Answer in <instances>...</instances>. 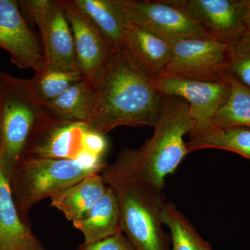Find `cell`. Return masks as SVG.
Returning a JSON list of instances; mask_svg holds the SVG:
<instances>
[{"label": "cell", "mask_w": 250, "mask_h": 250, "mask_svg": "<svg viewBox=\"0 0 250 250\" xmlns=\"http://www.w3.org/2000/svg\"><path fill=\"white\" fill-rule=\"evenodd\" d=\"M103 169L87 167L72 159L22 156L8 179L18 212L29 224V211L38 202L51 198L88 176L101 173Z\"/></svg>", "instance_id": "obj_5"}, {"label": "cell", "mask_w": 250, "mask_h": 250, "mask_svg": "<svg viewBox=\"0 0 250 250\" xmlns=\"http://www.w3.org/2000/svg\"><path fill=\"white\" fill-rule=\"evenodd\" d=\"M96 100V85L83 77L62 95L43 105L46 113L54 121L86 123Z\"/></svg>", "instance_id": "obj_18"}, {"label": "cell", "mask_w": 250, "mask_h": 250, "mask_svg": "<svg viewBox=\"0 0 250 250\" xmlns=\"http://www.w3.org/2000/svg\"><path fill=\"white\" fill-rule=\"evenodd\" d=\"M189 153L202 149H221L250 160V127H221L212 123L195 125L188 134Z\"/></svg>", "instance_id": "obj_17"}, {"label": "cell", "mask_w": 250, "mask_h": 250, "mask_svg": "<svg viewBox=\"0 0 250 250\" xmlns=\"http://www.w3.org/2000/svg\"><path fill=\"white\" fill-rule=\"evenodd\" d=\"M87 129L85 123L49 118L31 136L22 156L76 160Z\"/></svg>", "instance_id": "obj_13"}, {"label": "cell", "mask_w": 250, "mask_h": 250, "mask_svg": "<svg viewBox=\"0 0 250 250\" xmlns=\"http://www.w3.org/2000/svg\"><path fill=\"white\" fill-rule=\"evenodd\" d=\"M49 118L30 79L0 71V168L8 179L31 136Z\"/></svg>", "instance_id": "obj_4"}, {"label": "cell", "mask_w": 250, "mask_h": 250, "mask_svg": "<svg viewBox=\"0 0 250 250\" xmlns=\"http://www.w3.org/2000/svg\"><path fill=\"white\" fill-rule=\"evenodd\" d=\"M123 47L135 64L154 82L165 71L172 55V44L131 24L126 29Z\"/></svg>", "instance_id": "obj_14"}, {"label": "cell", "mask_w": 250, "mask_h": 250, "mask_svg": "<svg viewBox=\"0 0 250 250\" xmlns=\"http://www.w3.org/2000/svg\"><path fill=\"white\" fill-rule=\"evenodd\" d=\"M95 85L96 103L85 123L90 129L105 135L119 126H155L164 97L124 47L115 52Z\"/></svg>", "instance_id": "obj_1"}, {"label": "cell", "mask_w": 250, "mask_h": 250, "mask_svg": "<svg viewBox=\"0 0 250 250\" xmlns=\"http://www.w3.org/2000/svg\"><path fill=\"white\" fill-rule=\"evenodd\" d=\"M0 48L19 68L35 73L47 69L42 47L16 0H0Z\"/></svg>", "instance_id": "obj_9"}, {"label": "cell", "mask_w": 250, "mask_h": 250, "mask_svg": "<svg viewBox=\"0 0 250 250\" xmlns=\"http://www.w3.org/2000/svg\"><path fill=\"white\" fill-rule=\"evenodd\" d=\"M72 224L83 234L85 244L97 243L122 232L119 206L111 188L108 187L104 196Z\"/></svg>", "instance_id": "obj_20"}, {"label": "cell", "mask_w": 250, "mask_h": 250, "mask_svg": "<svg viewBox=\"0 0 250 250\" xmlns=\"http://www.w3.org/2000/svg\"><path fill=\"white\" fill-rule=\"evenodd\" d=\"M163 97H175L187 102L195 125L207 124L226 103L230 93L228 80L210 82L164 77L155 82Z\"/></svg>", "instance_id": "obj_11"}, {"label": "cell", "mask_w": 250, "mask_h": 250, "mask_svg": "<svg viewBox=\"0 0 250 250\" xmlns=\"http://www.w3.org/2000/svg\"><path fill=\"white\" fill-rule=\"evenodd\" d=\"M228 72L250 88V34L246 31L228 44Z\"/></svg>", "instance_id": "obj_24"}, {"label": "cell", "mask_w": 250, "mask_h": 250, "mask_svg": "<svg viewBox=\"0 0 250 250\" xmlns=\"http://www.w3.org/2000/svg\"><path fill=\"white\" fill-rule=\"evenodd\" d=\"M161 215L164 226L170 230L172 250H213L173 203L165 202Z\"/></svg>", "instance_id": "obj_22"}, {"label": "cell", "mask_w": 250, "mask_h": 250, "mask_svg": "<svg viewBox=\"0 0 250 250\" xmlns=\"http://www.w3.org/2000/svg\"><path fill=\"white\" fill-rule=\"evenodd\" d=\"M107 189L101 174H91L51 197V207L74 223L82 218L104 196Z\"/></svg>", "instance_id": "obj_19"}, {"label": "cell", "mask_w": 250, "mask_h": 250, "mask_svg": "<svg viewBox=\"0 0 250 250\" xmlns=\"http://www.w3.org/2000/svg\"><path fill=\"white\" fill-rule=\"evenodd\" d=\"M77 8L104 36L116 51L124 46L129 25L126 16L127 0H73Z\"/></svg>", "instance_id": "obj_16"}, {"label": "cell", "mask_w": 250, "mask_h": 250, "mask_svg": "<svg viewBox=\"0 0 250 250\" xmlns=\"http://www.w3.org/2000/svg\"><path fill=\"white\" fill-rule=\"evenodd\" d=\"M107 149V141L105 135L94 131L88 127L83 135L82 151L103 159Z\"/></svg>", "instance_id": "obj_26"}, {"label": "cell", "mask_w": 250, "mask_h": 250, "mask_svg": "<svg viewBox=\"0 0 250 250\" xmlns=\"http://www.w3.org/2000/svg\"><path fill=\"white\" fill-rule=\"evenodd\" d=\"M101 175L116 195L121 231L134 250H170L164 229L162 190L146 183L116 161Z\"/></svg>", "instance_id": "obj_3"}, {"label": "cell", "mask_w": 250, "mask_h": 250, "mask_svg": "<svg viewBox=\"0 0 250 250\" xmlns=\"http://www.w3.org/2000/svg\"><path fill=\"white\" fill-rule=\"evenodd\" d=\"M126 11L129 24L171 44L187 39L210 38L176 0H127Z\"/></svg>", "instance_id": "obj_8"}, {"label": "cell", "mask_w": 250, "mask_h": 250, "mask_svg": "<svg viewBox=\"0 0 250 250\" xmlns=\"http://www.w3.org/2000/svg\"><path fill=\"white\" fill-rule=\"evenodd\" d=\"M228 75V44L206 38L172 43L170 62L160 79L218 82L226 81Z\"/></svg>", "instance_id": "obj_7"}, {"label": "cell", "mask_w": 250, "mask_h": 250, "mask_svg": "<svg viewBox=\"0 0 250 250\" xmlns=\"http://www.w3.org/2000/svg\"><path fill=\"white\" fill-rule=\"evenodd\" d=\"M211 39L229 44L246 31L241 0H176Z\"/></svg>", "instance_id": "obj_12"}, {"label": "cell", "mask_w": 250, "mask_h": 250, "mask_svg": "<svg viewBox=\"0 0 250 250\" xmlns=\"http://www.w3.org/2000/svg\"><path fill=\"white\" fill-rule=\"evenodd\" d=\"M18 4L22 14L39 29L47 68L82 75L62 0H22Z\"/></svg>", "instance_id": "obj_6"}, {"label": "cell", "mask_w": 250, "mask_h": 250, "mask_svg": "<svg viewBox=\"0 0 250 250\" xmlns=\"http://www.w3.org/2000/svg\"><path fill=\"white\" fill-rule=\"evenodd\" d=\"M73 36L77 62L82 76L96 85L117 51L74 3L62 0Z\"/></svg>", "instance_id": "obj_10"}, {"label": "cell", "mask_w": 250, "mask_h": 250, "mask_svg": "<svg viewBox=\"0 0 250 250\" xmlns=\"http://www.w3.org/2000/svg\"><path fill=\"white\" fill-rule=\"evenodd\" d=\"M77 250H134L123 232L92 244L81 245Z\"/></svg>", "instance_id": "obj_25"}, {"label": "cell", "mask_w": 250, "mask_h": 250, "mask_svg": "<svg viewBox=\"0 0 250 250\" xmlns=\"http://www.w3.org/2000/svg\"><path fill=\"white\" fill-rule=\"evenodd\" d=\"M0 250H46L30 225L22 220L9 179L0 168Z\"/></svg>", "instance_id": "obj_15"}, {"label": "cell", "mask_w": 250, "mask_h": 250, "mask_svg": "<svg viewBox=\"0 0 250 250\" xmlns=\"http://www.w3.org/2000/svg\"><path fill=\"white\" fill-rule=\"evenodd\" d=\"M187 102L164 97L159 121L152 137L139 149H125L117 158L120 164L158 190L190 154L184 137L195 126Z\"/></svg>", "instance_id": "obj_2"}, {"label": "cell", "mask_w": 250, "mask_h": 250, "mask_svg": "<svg viewBox=\"0 0 250 250\" xmlns=\"http://www.w3.org/2000/svg\"><path fill=\"white\" fill-rule=\"evenodd\" d=\"M242 20L246 32L250 34V0H241Z\"/></svg>", "instance_id": "obj_27"}, {"label": "cell", "mask_w": 250, "mask_h": 250, "mask_svg": "<svg viewBox=\"0 0 250 250\" xmlns=\"http://www.w3.org/2000/svg\"><path fill=\"white\" fill-rule=\"evenodd\" d=\"M226 80L230 85L229 95L211 123L221 127H250V88L230 74Z\"/></svg>", "instance_id": "obj_21"}, {"label": "cell", "mask_w": 250, "mask_h": 250, "mask_svg": "<svg viewBox=\"0 0 250 250\" xmlns=\"http://www.w3.org/2000/svg\"><path fill=\"white\" fill-rule=\"evenodd\" d=\"M83 76L80 74L67 73L47 69L37 72L30 79L34 91L42 103L52 101Z\"/></svg>", "instance_id": "obj_23"}]
</instances>
